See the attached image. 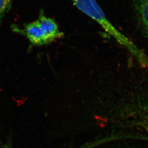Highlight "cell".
Masks as SVG:
<instances>
[{
  "label": "cell",
  "instance_id": "1",
  "mask_svg": "<svg viewBox=\"0 0 148 148\" xmlns=\"http://www.w3.org/2000/svg\"><path fill=\"white\" fill-rule=\"evenodd\" d=\"M72 1L79 10L98 23L106 32L131 53L140 64L144 67H148V57L127 37L115 28L106 18L102 9L95 0Z\"/></svg>",
  "mask_w": 148,
  "mask_h": 148
},
{
  "label": "cell",
  "instance_id": "2",
  "mask_svg": "<svg viewBox=\"0 0 148 148\" xmlns=\"http://www.w3.org/2000/svg\"><path fill=\"white\" fill-rule=\"evenodd\" d=\"M12 29L15 32L25 35L33 45L41 46L50 43L37 20L27 24L24 29H20L16 25H13Z\"/></svg>",
  "mask_w": 148,
  "mask_h": 148
},
{
  "label": "cell",
  "instance_id": "3",
  "mask_svg": "<svg viewBox=\"0 0 148 148\" xmlns=\"http://www.w3.org/2000/svg\"><path fill=\"white\" fill-rule=\"evenodd\" d=\"M37 21L50 42L63 36L64 34L60 31L59 27L55 20L45 16L43 13L40 14Z\"/></svg>",
  "mask_w": 148,
  "mask_h": 148
},
{
  "label": "cell",
  "instance_id": "4",
  "mask_svg": "<svg viewBox=\"0 0 148 148\" xmlns=\"http://www.w3.org/2000/svg\"><path fill=\"white\" fill-rule=\"evenodd\" d=\"M144 28L148 33V0H132Z\"/></svg>",
  "mask_w": 148,
  "mask_h": 148
},
{
  "label": "cell",
  "instance_id": "5",
  "mask_svg": "<svg viewBox=\"0 0 148 148\" xmlns=\"http://www.w3.org/2000/svg\"><path fill=\"white\" fill-rule=\"evenodd\" d=\"M12 0H0V27L6 14L12 7Z\"/></svg>",
  "mask_w": 148,
  "mask_h": 148
},
{
  "label": "cell",
  "instance_id": "6",
  "mask_svg": "<svg viewBox=\"0 0 148 148\" xmlns=\"http://www.w3.org/2000/svg\"><path fill=\"white\" fill-rule=\"evenodd\" d=\"M102 144H103L102 140V139H100L91 143H87L78 148H94ZM5 148H12V147L9 145H5Z\"/></svg>",
  "mask_w": 148,
  "mask_h": 148
},
{
  "label": "cell",
  "instance_id": "7",
  "mask_svg": "<svg viewBox=\"0 0 148 148\" xmlns=\"http://www.w3.org/2000/svg\"><path fill=\"white\" fill-rule=\"evenodd\" d=\"M0 148H5V146L3 145V143L1 142V133H0Z\"/></svg>",
  "mask_w": 148,
  "mask_h": 148
}]
</instances>
